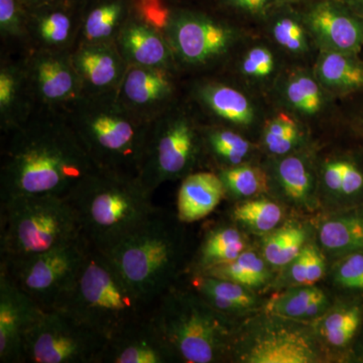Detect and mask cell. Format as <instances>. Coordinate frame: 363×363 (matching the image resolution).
I'll return each instance as SVG.
<instances>
[{
  "instance_id": "7402d4cb",
  "label": "cell",
  "mask_w": 363,
  "mask_h": 363,
  "mask_svg": "<svg viewBox=\"0 0 363 363\" xmlns=\"http://www.w3.org/2000/svg\"><path fill=\"white\" fill-rule=\"evenodd\" d=\"M72 60L84 95L117 92L128 68L116 42L77 45Z\"/></svg>"
},
{
  "instance_id": "ffe728a7",
  "label": "cell",
  "mask_w": 363,
  "mask_h": 363,
  "mask_svg": "<svg viewBox=\"0 0 363 363\" xmlns=\"http://www.w3.org/2000/svg\"><path fill=\"white\" fill-rule=\"evenodd\" d=\"M259 28L286 63L308 66L314 63L320 51L300 7L289 1L281 4Z\"/></svg>"
},
{
  "instance_id": "5bb4252c",
  "label": "cell",
  "mask_w": 363,
  "mask_h": 363,
  "mask_svg": "<svg viewBox=\"0 0 363 363\" xmlns=\"http://www.w3.org/2000/svg\"><path fill=\"white\" fill-rule=\"evenodd\" d=\"M267 102L298 117L311 130L315 124L335 121L338 100L318 81L312 66L288 64Z\"/></svg>"
},
{
  "instance_id": "9c48e42d",
  "label": "cell",
  "mask_w": 363,
  "mask_h": 363,
  "mask_svg": "<svg viewBox=\"0 0 363 363\" xmlns=\"http://www.w3.org/2000/svg\"><path fill=\"white\" fill-rule=\"evenodd\" d=\"M201 124L180 100L152 121L138 178L150 192L193 173L203 152Z\"/></svg>"
},
{
  "instance_id": "44dd1931",
  "label": "cell",
  "mask_w": 363,
  "mask_h": 363,
  "mask_svg": "<svg viewBox=\"0 0 363 363\" xmlns=\"http://www.w3.org/2000/svg\"><path fill=\"white\" fill-rule=\"evenodd\" d=\"M81 9L68 0L28 13V49L73 51L80 30Z\"/></svg>"
},
{
  "instance_id": "74e56055",
  "label": "cell",
  "mask_w": 363,
  "mask_h": 363,
  "mask_svg": "<svg viewBox=\"0 0 363 363\" xmlns=\"http://www.w3.org/2000/svg\"><path fill=\"white\" fill-rule=\"evenodd\" d=\"M216 173L223 183L226 194L238 198H250L259 194L266 190L269 182L267 172L248 162L219 169Z\"/></svg>"
},
{
  "instance_id": "83f0119b",
  "label": "cell",
  "mask_w": 363,
  "mask_h": 363,
  "mask_svg": "<svg viewBox=\"0 0 363 363\" xmlns=\"http://www.w3.org/2000/svg\"><path fill=\"white\" fill-rule=\"evenodd\" d=\"M243 359L250 363H310L316 362L317 353L304 334L281 330L260 337Z\"/></svg>"
},
{
  "instance_id": "d590c367",
  "label": "cell",
  "mask_w": 363,
  "mask_h": 363,
  "mask_svg": "<svg viewBox=\"0 0 363 363\" xmlns=\"http://www.w3.org/2000/svg\"><path fill=\"white\" fill-rule=\"evenodd\" d=\"M322 184L333 194L351 197L363 190V172L357 162L343 157H334L321 164Z\"/></svg>"
},
{
  "instance_id": "b9f144b4",
  "label": "cell",
  "mask_w": 363,
  "mask_h": 363,
  "mask_svg": "<svg viewBox=\"0 0 363 363\" xmlns=\"http://www.w3.org/2000/svg\"><path fill=\"white\" fill-rule=\"evenodd\" d=\"M362 320L360 310L357 307L347 308L332 313L325 319L322 331L326 340L336 347H343L355 335Z\"/></svg>"
},
{
  "instance_id": "52a82bcc",
  "label": "cell",
  "mask_w": 363,
  "mask_h": 363,
  "mask_svg": "<svg viewBox=\"0 0 363 363\" xmlns=\"http://www.w3.org/2000/svg\"><path fill=\"white\" fill-rule=\"evenodd\" d=\"M83 235L75 209L67 198H16L0 202V262L47 252Z\"/></svg>"
},
{
  "instance_id": "c3c4849f",
  "label": "cell",
  "mask_w": 363,
  "mask_h": 363,
  "mask_svg": "<svg viewBox=\"0 0 363 363\" xmlns=\"http://www.w3.org/2000/svg\"><path fill=\"white\" fill-rule=\"evenodd\" d=\"M345 1L358 16L363 18V0H345Z\"/></svg>"
},
{
  "instance_id": "277c9868",
  "label": "cell",
  "mask_w": 363,
  "mask_h": 363,
  "mask_svg": "<svg viewBox=\"0 0 363 363\" xmlns=\"http://www.w3.org/2000/svg\"><path fill=\"white\" fill-rule=\"evenodd\" d=\"M182 224L177 214L169 217L157 207L113 247L102 252L150 307L176 285L183 257Z\"/></svg>"
},
{
  "instance_id": "d4e9b609",
  "label": "cell",
  "mask_w": 363,
  "mask_h": 363,
  "mask_svg": "<svg viewBox=\"0 0 363 363\" xmlns=\"http://www.w3.org/2000/svg\"><path fill=\"white\" fill-rule=\"evenodd\" d=\"M81 9L77 45L116 42L136 9L135 0H90Z\"/></svg>"
},
{
  "instance_id": "1f68e13d",
  "label": "cell",
  "mask_w": 363,
  "mask_h": 363,
  "mask_svg": "<svg viewBox=\"0 0 363 363\" xmlns=\"http://www.w3.org/2000/svg\"><path fill=\"white\" fill-rule=\"evenodd\" d=\"M192 286L205 301L223 316L236 314L255 305L247 286L211 274H195Z\"/></svg>"
},
{
  "instance_id": "e0dca14e",
  "label": "cell",
  "mask_w": 363,
  "mask_h": 363,
  "mask_svg": "<svg viewBox=\"0 0 363 363\" xmlns=\"http://www.w3.org/2000/svg\"><path fill=\"white\" fill-rule=\"evenodd\" d=\"M44 311L0 267V362L23 363L26 335Z\"/></svg>"
},
{
  "instance_id": "4dcf8cb0",
  "label": "cell",
  "mask_w": 363,
  "mask_h": 363,
  "mask_svg": "<svg viewBox=\"0 0 363 363\" xmlns=\"http://www.w3.org/2000/svg\"><path fill=\"white\" fill-rule=\"evenodd\" d=\"M202 150L218 164V169L247 164L255 147L245 133L221 125L201 124Z\"/></svg>"
},
{
  "instance_id": "8fae6325",
  "label": "cell",
  "mask_w": 363,
  "mask_h": 363,
  "mask_svg": "<svg viewBox=\"0 0 363 363\" xmlns=\"http://www.w3.org/2000/svg\"><path fill=\"white\" fill-rule=\"evenodd\" d=\"M107 341L71 313L52 308L26 335L23 363H100Z\"/></svg>"
},
{
  "instance_id": "d6986e66",
  "label": "cell",
  "mask_w": 363,
  "mask_h": 363,
  "mask_svg": "<svg viewBox=\"0 0 363 363\" xmlns=\"http://www.w3.org/2000/svg\"><path fill=\"white\" fill-rule=\"evenodd\" d=\"M116 44L128 66L164 69L175 73L180 71L161 26L138 9L117 35Z\"/></svg>"
},
{
  "instance_id": "6da1fadb",
  "label": "cell",
  "mask_w": 363,
  "mask_h": 363,
  "mask_svg": "<svg viewBox=\"0 0 363 363\" xmlns=\"http://www.w3.org/2000/svg\"><path fill=\"white\" fill-rule=\"evenodd\" d=\"M6 136L0 202L35 196L68 198L97 169L64 113L38 109Z\"/></svg>"
},
{
  "instance_id": "60d3db41",
  "label": "cell",
  "mask_w": 363,
  "mask_h": 363,
  "mask_svg": "<svg viewBox=\"0 0 363 363\" xmlns=\"http://www.w3.org/2000/svg\"><path fill=\"white\" fill-rule=\"evenodd\" d=\"M289 0H215L217 9L227 18L238 21L253 23L259 28L279 6Z\"/></svg>"
},
{
  "instance_id": "681fc988",
  "label": "cell",
  "mask_w": 363,
  "mask_h": 363,
  "mask_svg": "<svg viewBox=\"0 0 363 363\" xmlns=\"http://www.w3.org/2000/svg\"><path fill=\"white\" fill-rule=\"evenodd\" d=\"M314 1H316V0H289V2L298 6H306V4H309Z\"/></svg>"
},
{
  "instance_id": "ee69618b",
  "label": "cell",
  "mask_w": 363,
  "mask_h": 363,
  "mask_svg": "<svg viewBox=\"0 0 363 363\" xmlns=\"http://www.w3.org/2000/svg\"><path fill=\"white\" fill-rule=\"evenodd\" d=\"M291 264V278L298 285H314L324 276V259L314 245L303 247Z\"/></svg>"
},
{
  "instance_id": "f35d334b",
  "label": "cell",
  "mask_w": 363,
  "mask_h": 363,
  "mask_svg": "<svg viewBox=\"0 0 363 363\" xmlns=\"http://www.w3.org/2000/svg\"><path fill=\"white\" fill-rule=\"evenodd\" d=\"M305 240L304 229L297 226L284 227L272 233L264 242L267 262L276 267L291 264L303 250Z\"/></svg>"
},
{
  "instance_id": "3957f363",
  "label": "cell",
  "mask_w": 363,
  "mask_h": 363,
  "mask_svg": "<svg viewBox=\"0 0 363 363\" xmlns=\"http://www.w3.org/2000/svg\"><path fill=\"white\" fill-rule=\"evenodd\" d=\"M138 176L97 169L67 199L83 236L106 252L157 210Z\"/></svg>"
},
{
  "instance_id": "8d00e7d4",
  "label": "cell",
  "mask_w": 363,
  "mask_h": 363,
  "mask_svg": "<svg viewBox=\"0 0 363 363\" xmlns=\"http://www.w3.org/2000/svg\"><path fill=\"white\" fill-rule=\"evenodd\" d=\"M205 274L252 288L264 285L267 279L264 260L253 252H242L233 262L215 267Z\"/></svg>"
},
{
  "instance_id": "603a6c76",
  "label": "cell",
  "mask_w": 363,
  "mask_h": 363,
  "mask_svg": "<svg viewBox=\"0 0 363 363\" xmlns=\"http://www.w3.org/2000/svg\"><path fill=\"white\" fill-rule=\"evenodd\" d=\"M177 362L149 314L109 339L100 363H169Z\"/></svg>"
},
{
  "instance_id": "e575fe53",
  "label": "cell",
  "mask_w": 363,
  "mask_h": 363,
  "mask_svg": "<svg viewBox=\"0 0 363 363\" xmlns=\"http://www.w3.org/2000/svg\"><path fill=\"white\" fill-rule=\"evenodd\" d=\"M319 238L330 252H363V216L346 215L326 221L320 228Z\"/></svg>"
},
{
  "instance_id": "836d02e7",
  "label": "cell",
  "mask_w": 363,
  "mask_h": 363,
  "mask_svg": "<svg viewBox=\"0 0 363 363\" xmlns=\"http://www.w3.org/2000/svg\"><path fill=\"white\" fill-rule=\"evenodd\" d=\"M328 306L326 296L312 286H298L281 294L269 303V311L288 318H314Z\"/></svg>"
},
{
  "instance_id": "4fadbf2b",
  "label": "cell",
  "mask_w": 363,
  "mask_h": 363,
  "mask_svg": "<svg viewBox=\"0 0 363 363\" xmlns=\"http://www.w3.org/2000/svg\"><path fill=\"white\" fill-rule=\"evenodd\" d=\"M23 60L37 109L65 113L84 95L72 51L28 49Z\"/></svg>"
},
{
  "instance_id": "f6af8a7d",
  "label": "cell",
  "mask_w": 363,
  "mask_h": 363,
  "mask_svg": "<svg viewBox=\"0 0 363 363\" xmlns=\"http://www.w3.org/2000/svg\"><path fill=\"white\" fill-rule=\"evenodd\" d=\"M334 123L342 124L344 128L363 138V90L339 100Z\"/></svg>"
},
{
  "instance_id": "7c38bea8",
  "label": "cell",
  "mask_w": 363,
  "mask_h": 363,
  "mask_svg": "<svg viewBox=\"0 0 363 363\" xmlns=\"http://www.w3.org/2000/svg\"><path fill=\"white\" fill-rule=\"evenodd\" d=\"M190 98L198 109L211 119V123L242 133L260 131L271 111L266 99L227 78L198 79L191 87Z\"/></svg>"
},
{
  "instance_id": "4316f807",
  "label": "cell",
  "mask_w": 363,
  "mask_h": 363,
  "mask_svg": "<svg viewBox=\"0 0 363 363\" xmlns=\"http://www.w3.org/2000/svg\"><path fill=\"white\" fill-rule=\"evenodd\" d=\"M225 195L218 174L193 172L182 179L177 199V216L183 223L201 220L216 209Z\"/></svg>"
},
{
  "instance_id": "8992f818",
  "label": "cell",
  "mask_w": 363,
  "mask_h": 363,
  "mask_svg": "<svg viewBox=\"0 0 363 363\" xmlns=\"http://www.w3.org/2000/svg\"><path fill=\"white\" fill-rule=\"evenodd\" d=\"M150 316L177 360L215 362L228 348L226 320L196 291L171 286L152 303Z\"/></svg>"
},
{
  "instance_id": "9a60e30c",
  "label": "cell",
  "mask_w": 363,
  "mask_h": 363,
  "mask_svg": "<svg viewBox=\"0 0 363 363\" xmlns=\"http://www.w3.org/2000/svg\"><path fill=\"white\" fill-rule=\"evenodd\" d=\"M298 7L319 51L362 54L363 18L345 0H316Z\"/></svg>"
},
{
  "instance_id": "5b68a950",
  "label": "cell",
  "mask_w": 363,
  "mask_h": 363,
  "mask_svg": "<svg viewBox=\"0 0 363 363\" xmlns=\"http://www.w3.org/2000/svg\"><path fill=\"white\" fill-rule=\"evenodd\" d=\"M57 308L71 313L108 340L140 321L150 310L106 255L90 243L75 285Z\"/></svg>"
},
{
  "instance_id": "484cf974",
  "label": "cell",
  "mask_w": 363,
  "mask_h": 363,
  "mask_svg": "<svg viewBox=\"0 0 363 363\" xmlns=\"http://www.w3.org/2000/svg\"><path fill=\"white\" fill-rule=\"evenodd\" d=\"M312 69L318 81L338 101L363 90L362 54L320 51Z\"/></svg>"
},
{
  "instance_id": "bcb514c9",
  "label": "cell",
  "mask_w": 363,
  "mask_h": 363,
  "mask_svg": "<svg viewBox=\"0 0 363 363\" xmlns=\"http://www.w3.org/2000/svg\"><path fill=\"white\" fill-rule=\"evenodd\" d=\"M336 281L344 288L363 290V253L352 252L341 262L336 271Z\"/></svg>"
},
{
  "instance_id": "f546056e",
  "label": "cell",
  "mask_w": 363,
  "mask_h": 363,
  "mask_svg": "<svg viewBox=\"0 0 363 363\" xmlns=\"http://www.w3.org/2000/svg\"><path fill=\"white\" fill-rule=\"evenodd\" d=\"M272 159V176L284 194L294 202L309 201L316 186V171L309 155L301 150Z\"/></svg>"
},
{
  "instance_id": "d6a6232c",
  "label": "cell",
  "mask_w": 363,
  "mask_h": 363,
  "mask_svg": "<svg viewBox=\"0 0 363 363\" xmlns=\"http://www.w3.org/2000/svg\"><path fill=\"white\" fill-rule=\"evenodd\" d=\"M245 243L234 227H219L210 231L196 257V274H205L215 267L233 262L245 252Z\"/></svg>"
},
{
  "instance_id": "cb8c5ba5",
  "label": "cell",
  "mask_w": 363,
  "mask_h": 363,
  "mask_svg": "<svg viewBox=\"0 0 363 363\" xmlns=\"http://www.w3.org/2000/svg\"><path fill=\"white\" fill-rule=\"evenodd\" d=\"M23 60L2 57L0 63V130L4 135L37 111Z\"/></svg>"
},
{
  "instance_id": "f1b7e54d",
  "label": "cell",
  "mask_w": 363,
  "mask_h": 363,
  "mask_svg": "<svg viewBox=\"0 0 363 363\" xmlns=\"http://www.w3.org/2000/svg\"><path fill=\"white\" fill-rule=\"evenodd\" d=\"M310 131L298 117L271 106L259 131L260 145L271 157L286 156L305 149Z\"/></svg>"
},
{
  "instance_id": "ac0fdd59",
  "label": "cell",
  "mask_w": 363,
  "mask_h": 363,
  "mask_svg": "<svg viewBox=\"0 0 363 363\" xmlns=\"http://www.w3.org/2000/svg\"><path fill=\"white\" fill-rule=\"evenodd\" d=\"M177 74L164 69L128 66L117 96L131 111L152 121L179 101Z\"/></svg>"
},
{
  "instance_id": "2e32d148",
  "label": "cell",
  "mask_w": 363,
  "mask_h": 363,
  "mask_svg": "<svg viewBox=\"0 0 363 363\" xmlns=\"http://www.w3.org/2000/svg\"><path fill=\"white\" fill-rule=\"evenodd\" d=\"M286 65L284 57L262 33H252L223 68L228 73L227 79L267 101Z\"/></svg>"
},
{
  "instance_id": "ab89813d",
  "label": "cell",
  "mask_w": 363,
  "mask_h": 363,
  "mask_svg": "<svg viewBox=\"0 0 363 363\" xmlns=\"http://www.w3.org/2000/svg\"><path fill=\"white\" fill-rule=\"evenodd\" d=\"M233 216L255 230L267 233L278 225L283 212L279 205L269 200H247L234 208Z\"/></svg>"
},
{
  "instance_id": "7a4b0ae2",
  "label": "cell",
  "mask_w": 363,
  "mask_h": 363,
  "mask_svg": "<svg viewBox=\"0 0 363 363\" xmlns=\"http://www.w3.org/2000/svg\"><path fill=\"white\" fill-rule=\"evenodd\" d=\"M64 114L97 169L138 176L152 121L128 109L117 92L83 95Z\"/></svg>"
},
{
  "instance_id": "7dc6e473",
  "label": "cell",
  "mask_w": 363,
  "mask_h": 363,
  "mask_svg": "<svg viewBox=\"0 0 363 363\" xmlns=\"http://www.w3.org/2000/svg\"><path fill=\"white\" fill-rule=\"evenodd\" d=\"M18 1L30 13V11H35V9L57 4V2L62 1V0H18Z\"/></svg>"
},
{
  "instance_id": "f907efd6",
  "label": "cell",
  "mask_w": 363,
  "mask_h": 363,
  "mask_svg": "<svg viewBox=\"0 0 363 363\" xmlns=\"http://www.w3.org/2000/svg\"><path fill=\"white\" fill-rule=\"evenodd\" d=\"M68 1H70L71 4H75V6L81 7L84 6L86 2L90 1V0H68Z\"/></svg>"
},
{
  "instance_id": "7bdbcfd3",
  "label": "cell",
  "mask_w": 363,
  "mask_h": 363,
  "mask_svg": "<svg viewBox=\"0 0 363 363\" xmlns=\"http://www.w3.org/2000/svg\"><path fill=\"white\" fill-rule=\"evenodd\" d=\"M28 11L18 0H0V35L2 42L28 45Z\"/></svg>"
},
{
  "instance_id": "30bf717a",
  "label": "cell",
  "mask_w": 363,
  "mask_h": 363,
  "mask_svg": "<svg viewBox=\"0 0 363 363\" xmlns=\"http://www.w3.org/2000/svg\"><path fill=\"white\" fill-rule=\"evenodd\" d=\"M84 236L47 252L11 262H0L14 283L44 310L59 307L71 292L87 257Z\"/></svg>"
},
{
  "instance_id": "ba28073f",
  "label": "cell",
  "mask_w": 363,
  "mask_h": 363,
  "mask_svg": "<svg viewBox=\"0 0 363 363\" xmlns=\"http://www.w3.org/2000/svg\"><path fill=\"white\" fill-rule=\"evenodd\" d=\"M162 30L179 69L188 71L223 68L252 33L224 14L187 6L169 7Z\"/></svg>"
}]
</instances>
